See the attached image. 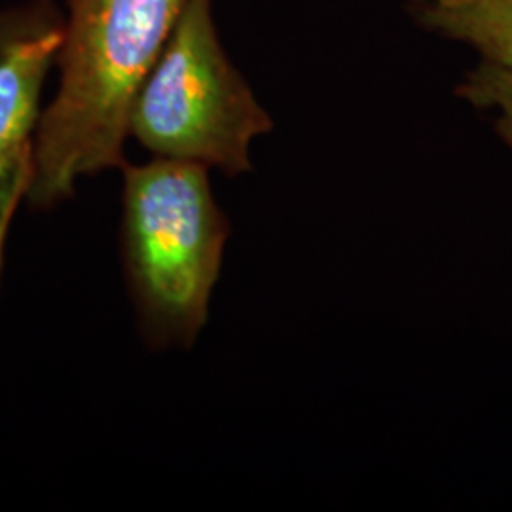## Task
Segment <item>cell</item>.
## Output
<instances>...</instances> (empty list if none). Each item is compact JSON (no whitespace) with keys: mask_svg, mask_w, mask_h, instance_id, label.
<instances>
[{"mask_svg":"<svg viewBox=\"0 0 512 512\" xmlns=\"http://www.w3.org/2000/svg\"><path fill=\"white\" fill-rule=\"evenodd\" d=\"M120 171V260L137 330L152 351L192 348L209 319L230 220L203 165L152 158Z\"/></svg>","mask_w":512,"mask_h":512,"instance_id":"cell-2","label":"cell"},{"mask_svg":"<svg viewBox=\"0 0 512 512\" xmlns=\"http://www.w3.org/2000/svg\"><path fill=\"white\" fill-rule=\"evenodd\" d=\"M410 19L435 37L475 50L512 71V0H403Z\"/></svg>","mask_w":512,"mask_h":512,"instance_id":"cell-5","label":"cell"},{"mask_svg":"<svg viewBox=\"0 0 512 512\" xmlns=\"http://www.w3.org/2000/svg\"><path fill=\"white\" fill-rule=\"evenodd\" d=\"M272 129V116L220 42L213 0H186L135 97L129 137L154 158L238 177L253 169V141Z\"/></svg>","mask_w":512,"mask_h":512,"instance_id":"cell-3","label":"cell"},{"mask_svg":"<svg viewBox=\"0 0 512 512\" xmlns=\"http://www.w3.org/2000/svg\"><path fill=\"white\" fill-rule=\"evenodd\" d=\"M186 0H65L59 84L38 124L27 203L69 202L82 179L126 164L135 97Z\"/></svg>","mask_w":512,"mask_h":512,"instance_id":"cell-1","label":"cell"},{"mask_svg":"<svg viewBox=\"0 0 512 512\" xmlns=\"http://www.w3.org/2000/svg\"><path fill=\"white\" fill-rule=\"evenodd\" d=\"M63 12L52 0L0 10V202L23 192L42 116V90L57 63Z\"/></svg>","mask_w":512,"mask_h":512,"instance_id":"cell-4","label":"cell"},{"mask_svg":"<svg viewBox=\"0 0 512 512\" xmlns=\"http://www.w3.org/2000/svg\"><path fill=\"white\" fill-rule=\"evenodd\" d=\"M459 99L490 114L497 137L512 150V71L478 61L456 88Z\"/></svg>","mask_w":512,"mask_h":512,"instance_id":"cell-6","label":"cell"}]
</instances>
